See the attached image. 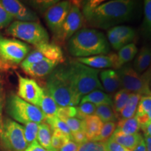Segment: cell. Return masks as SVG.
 Here are the masks:
<instances>
[{"label": "cell", "mask_w": 151, "mask_h": 151, "mask_svg": "<svg viewBox=\"0 0 151 151\" xmlns=\"http://www.w3.org/2000/svg\"><path fill=\"white\" fill-rule=\"evenodd\" d=\"M137 2L132 0H112L90 10H82L84 19L90 26L109 29L128 22L137 10Z\"/></svg>", "instance_id": "cell-1"}, {"label": "cell", "mask_w": 151, "mask_h": 151, "mask_svg": "<svg viewBox=\"0 0 151 151\" xmlns=\"http://www.w3.org/2000/svg\"><path fill=\"white\" fill-rule=\"evenodd\" d=\"M68 51L71 55L88 58L110 52V45L105 35L96 29L83 28L76 32L67 42Z\"/></svg>", "instance_id": "cell-2"}, {"label": "cell", "mask_w": 151, "mask_h": 151, "mask_svg": "<svg viewBox=\"0 0 151 151\" xmlns=\"http://www.w3.org/2000/svg\"><path fill=\"white\" fill-rule=\"evenodd\" d=\"M64 69L71 90L79 102L91 92L104 90L99 78V69L89 67L76 60L64 66Z\"/></svg>", "instance_id": "cell-3"}, {"label": "cell", "mask_w": 151, "mask_h": 151, "mask_svg": "<svg viewBox=\"0 0 151 151\" xmlns=\"http://www.w3.org/2000/svg\"><path fill=\"white\" fill-rule=\"evenodd\" d=\"M45 90L60 107L76 106L80 104L71 90L64 66L50 73Z\"/></svg>", "instance_id": "cell-4"}, {"label": "cell", "mask_w": 151, "mask_h": 151, "mask_svg": "<svg viewBox=\"0 0 151 151\" xmlns=\"http://www.w3.org/2000/svg\"><path fill=\"white\" fill-rule=\"evenodd\" d=\"M116 71L123 89L142 97L151 96V67L142 74L137 73L129 65H124Z\"/></svg>", "instance_id": "cell-5"}, {"label": "cell", "mask_w": 151, "mask_h": 151, "mask_svg": "<svg viewBox=\"0 0 151 151\" xmlns=\"http://www.w3.org/2000/svg\"><path fill=\"white\" fill-rule=\"evenodd\" d=\"M7 32L35 47L48 43L49 41V36L46 29L38 22L16 20L10 24L7 29Z\"/></svg>", "instance_id": "cell-6"}, {"label": "cell", "mask_w": 151, "mask_h": 151, "mask_svg": "<svg viewBox=\"0 0 151 151\" xmlns=\"http://www.w3.org/2000/svg\"><path fill=\"white\" fill-rule=\"evenodd\" d=\"M7 109L15 120L24 124L28 122L41 124L46 120V116L40 109L24 101L16 94H12L9 97Z\"/></svg>", "instance_id": "cell-7"}, {"label": "cell", "mask_w": 151, "mask_h": 151, "mask_svg": "<svg viewBox=\"0 0 151 151\" xmlns=\"http://www.w3.org/2000/svg\"><path fill=\"white\" fill-rule=\"evenodd\" d=\"M0 139L4 148L11 151H24L28 146L24 138L23 127L11 120L4 122L3 132Z\"/></svg>", "instance_id": "cell-8"}, {"label": "cell", "mask_w": 151, "mask_h": 151, "mask_svg": "<svg viewBox=\"0 0 151 151\" xmlns=\"http://www.w3.org/2000/svg\"><path fill=\"white\" fill-rule=\"evenodd\" d=\"M84 17L78 3H71V7L61 28L56 34L55 38L60 42H65L76 32L80 30L84 23Z\"/></svg>", "instance_id": "cell-9"}, {"label": "cell", "mask_w": 151, "mask_h": 151, "mask_svg": "<svg viewBox=\"0 0 151 151\" xmlns=\"http://www.w3.org/2000/svg\"><path fill=\"white\" fill-rule=\"evenodd\" d=\"M44 59L51 60L58 64L63 62L64 55L61 48L55 43H49L36 46L35 50L21 62V67L23 69Z\"/></svg>", "instance_id": "cell-10"}, {"label": "cell", "mask_w": 151, "mask_h": 151, "mask_svg": "<svg viewBox=\"0 0 151 151\" xmlns=\"http://www.w3.org/2000/svg\"><path fill=\"white\" fill-rule=\"evenodd\" d=\"M30 47L22 41L0 38V57L4 62L20 63L27 56Z\"/></svg>", "instance_id": "cell-11"}, {"label": "cell", "mask_w": 151, "mask_h": 151, "mask_svg": "<svg viewBox=\"0 0 151 151\" xmlns=\"http://www.w3.org/2000/svg\"><path fill=\"white\" fill-rule=\"evenodd\" d=\"M18 97L39 108L44 94V90L33 79L24 78L20 74H18Z\"/></svg>", "instance_id": "cell-12"}, {"label": "cell", "mask_w": 151, "mask_h": 151, "mask_svg": "<svg viewBox=\"0 0 151 151\" xmlns=\"http://www.w3.org/2000/svg\"><path fill=\"white\" fill-rule=\"evenodd\" d=\"M71 7V1H58L45 13V19L48 27L56 34L61 28Z\"/></svg>", "instance_id": "cell-13"}, {"label": "cell", "mask_w": 151, "mask_h": 151, "mask_svg": "<svg viewBox=\"0 0 151 151\" xmlns=\"http://www.w3.org/2000/svg\"><path fill=\"white\" fill-rule=\"evenodd\" d=\"M135 37V30L129 26L118 25L111 28L107 32L109 45L116 50H119L122 47L129 44Z\"/></svg>", "instance_id": "cell-14"}, {"label": "cell", "mask_w": 151, "mask_h": 151, "mask_svg": "<svg viewBox=\"0 0 151 151\" xmlns=\"http://www.w3.org/2000/svg\"><path fill=\"white\" fill-rule=\"evenodd\" d=\"M0 4L13 18L18 21L37 22L39 18L31 9L16 0H1Z\"/></svg>", "instance_id": "cell-15"}, {"label": "cell", "mask_w": 151, "mask_h": 151, "mask_svg": "<svg viewBox=\"0 0 151 151\" xmlns=\"http://www.w3.org/2000/svg\"><path fill=\"white\" fill-rule=\"evenodd\" d=\"M77 62L83 65L96 69L113 68L117 69V54L109 53L106 55H99L88 58H76Z\"/></svg>", "instance_id": "cell-16"}, {"label": "cell", "mask_w": 151, "mask_h": 151, "mask_svg": "<svg viewBox=\"0 0 151 151\" xmlns=\"http://www.w3.org/2000/svg\"><path fill=\"white\" fill-rule=\"evenodd\" d=\"M58 63L47 59L37 62L23 68V70L27 74L33 77H44L49 75L55 68L57 67Z\"/></svg>", "instance_id": "cell-17"}, {"label": "cell", "mask_w": 151, "mask_h": 151, "mask_svg": "<svg viewBox=\"0 0 151 151\" xmlns=\"http://www.w3.org/2000/svg\"><path fill=\"white\" fill-rule=\"evenodd\" d=\"M135 117L141 129H143L151 123V96L141 97Z\"/></svg>", "instance_id": "cell-18"}, {"label": "cell", "mask_w": 151, "mask_h": 151, "mask_svg": "<svg viewBox=\"0 0 151 151\" xmlns=\"http://www.w3.org/2000/svg\"><path fill=\"white\" fill-rule=\"evenodd\" d=\"M99 76L104 90L107 92H115L121 88L120 77L116 71L105 69L99 73Z\"/></svg>", "instance_id": "cell-19"}, {"label": "cell", "mask_w": 151, "mask_h": 151, "mask_svg": "<svg viewBox=\"0 0 151 151\" xmlns=\"http://www.w3.org/2000/svg\"><path fill=\"white\" fill-rule=\"evenodd\" d=\"M83 131L88 141H93L99 136L104 122L96 115L87 116L83 120Z\"/></svg>", "instance_id": "cell-20"}, {"label": "cell", "mask_w": 151, "mask_h": 151, "mask_svg": "<svg viewBox=\"0 0 151 151\" xmlns=\"http://www.w3.org/2000/svg\"><path fill=\"white\" fill-rule=\"evenodd\" d=\"M151 67V48L143 46L137 54L134 61L133 69L139 74H142Z\"/></svg>", "instance_id": "cell-21"}, {"label": "cell", "mask_w": 151, "mask_h": 151, "mask_svg": "<svg viewBox=\"0 0 151 151\" xmlns=\"http://www.w3.org/2000/svg\"><path fill=\"white\" fill-rule=\"evenodd\" d=\"M110 139L124 148L132 150L139 144L143 137L139 132L134 134H125L114 132Z\"/></svg>", "instance_id": "cell-22"}, {"label": "cell", "mask_w": 151, "mask_h": 151, "mask_svg": "<svg viewBox=\"0 0 151 151\" xmlns=\"http://www.w3.org/2000/svg\"><path fill=\"white\" fill-rule=\"evenodd\" d=\"M89 102L97 106L99 105H109L113 107V99L109 94L103 90H94L85 95L81 100L80 103Z\"/></svg>", "instance_id": "cell-23"}, {"label": "cell", "mask_w": 151, "mask_h": 151, "mask_svg": "<svg viewBox=\"0 0 151 151\" xmlns=\"http://www.w3.org/2000/svg\"><path fill=\"white\" fill-rule=\"evenodd\" d=\"M137 53L138 48L133 43H129L120 49L117 54V69H119L133 60Z\"/></svg>", "instance_id": "cell-24"}, {"label": "cell", "mask_w": 151, "mask_h": 151, "mask_svg": "<svg viewBox=\"0 0 151 151\" xmlns=\"http://www.w3.org/2000/svg\"><path fill=\"white\" fill-rule=\"evenodd\" d=\"M140 129V124L134 116L133 118H122L119 120L118 124H116L115 132L125 134H134L139 133Z\"/></svg>", "instance_id": "cell-25"}, {"label": "cell", "mask_w": 151, "mask_h": 151, "mask_svg": "<svg viewBox=\"0 0 151 151\" xmlns=\"http://www.w3.org/2000/svg\"><path fill=\"white\" fill-rule=\"evenodd\" d=\"M51 128L47 123H41L39 125L37 141L38 143L48 151H55L51 145Z\"/></svg>", "instance_id": "cell-26"}, {"label": "cell", "mask_w": 151, "mask_h": 151, "mask_svg": "<svg viewBox=\"0 0 151 151\" xmlns=\"http://www.w3.org/2000/svg\"><path fill=\"white\" fill-rule=\"evenodd\" d=\"M59 107L51 96L49 95L44 90V94L39 106L43 114L46 117L56 116Z\"/></svg>", "instance_id": "cell-27"}, {"label": "cell", "mask_w": 151, "mask_h": 151, "mask_svg": "<svg viewBox=\"0 0 151 151\" xmlns=\"http://www.w3.org/2000/svg\"><path fill=\"white\" fill-rule=\"evenodd\" d=\"M142 96L140 94L131 93L127 104L120 111V116L122 118H130L135 116L139 101Z\"/></svg>", "instance_id": "cell-28"}, {"label": "cell", "mask_w": 151, "mask_h": 151, "mask_svg": "<svg viewBox=\"0 0 151 151\" xmlns=\"http://www.w3.org/2000/svg\"><path fill=\"white\" fill-rule=\"evenodd\" d=\"M143 20L141 24V32L146 39L151 40V0L144 1Z\"/></svg>", "instance_id": "cell-29"}, {"label": "cell", "mask_w": 151, "mask_h": 151, "mask_svg": "<svg viewBox=\"0 0 151 151\" xmlns=\"http://www.w3.org/2000/svg\"><path fill=\"white\" fill-rule=\"evenodd\" d=\"M95 115L104 123L116 121L118 119L116 113L113 107L109 105H99L96 106Z\"/></svg>", "instance_id": "cell-30"}, {"label": "cell", "mask_w": 151, "mask_h": 151, "mask_svg": "<svg viewBox=\"0 0 151 151\" xmlns=\"http://www.w3.org/2000/svg\"><path fill=\"white\" fill-rule=\"evenodd\" d=\"M45 121L46 123L50 126L52 130H57V131L62 132L64 134L67 135V137H70L72 139V136H71V132L68 127L67 124L66 122L61 119L58 118L57 116L52 117H46Z\"/></svg>", "instance_id": "cell-31"}, {"label": "cell", "mask_w": 151, "mask_h": 151, "mask_svg": "<svg viewBox=\"0 0 151 151\" xmlns=\"http://www.w3.org/2000/svg\"><path fill=\"white\" fill-rule=\"evenodd\" d=\"M130 94L131 92L124 89L120 90L115 94L113 100V109L116 113H120L124 108L129 99Z\"/></svg>", "instance_id": "cell-32"}, {"label": "cell", "mask_w": 151, "mask_h": 151, "mask_svg": "<svg viewBox=\"0 0 151 151\" xmlns=\"http://www.w3.org/2000/svg\"><path fill=\"white\" fill-rule=\"evenodd\" d=\"M116 129V123L114 122H109L104 123L99 134L93 141L104 143L110 139L113 132Z\"/></svg>", "instance_id": "cell-33"}, {"label": "cell", "mask_w": 151, "mask_h": 151, "mask_svg": "<svg viewBox=\"0 0 151 151\" xmlns=\"http://www.w3.org/2000/svg\"><path fill=\"white\" fill-rule=\"evenodd\" d=\"M39 124L36 122H28L24 124L23 127L24 135L25 138L26 142L28 145L37 140L38 129H39Z\"/></svg>", "instance_id": "cell-34"}, {"label": "cell", "mask_w": 151, "mask_h": 151, "mask_svg": "<svg viewBox=\"0 0 151 151\" xmlns=\"http://www.w3.org/2000/svg\"><path fill=\"white\" fill-rule=\"evenodd\" d=\"M76 118L83 120L87 116L95 115L96 106L89 102L80 103V104L76 106Z\"/></svg>", "instance_id": "cell-35"}, {"label": "cell", "mask_w": 151, "mask_h": 151, "mask_svg": "<svg viewBox=\"0 0 151 151\" xmlns=\"http://www.w3.org/2000/svg\"><path fill=\"white\" fill-rule=\"evenodd\" d=\"M70 140H72V139L70 137H67V135L62 134V132L57 131V130H52L51 145L52 148L55 151L59 150L66 143Z\"/></svg>", "instance_id": "cell-36"}, {"label": "cell", "mask_w": 151, "mask_h": 151, "mask_svg": "<svg viewBox=\"0 0 151 151\" xmlns=\"http://www.w3.org/2000/svg\"><path fill=\"white\" fill-rule=\"evenodd\" d=\"M77 116L76 106H65L59 107L58 113H57V117L61 119L62 120H65L66 119L75 118Z\"/></svg>", "instance_id": "cell-37"}, {"label": "cell", "mask_w": 151, "mask_h": 151, "mask_svg": "<svg viewBox=\"0 0 151 151\" xmlns=\"http://www.w3.org/2000/svg\"><path fill=\"white\" fill-rule=\"evenodd\" d=\"M64 121L67 124L68 127L71 132V134L76 132L83 130V120H81L76 117L66 119Z\"/></svg>", "instance_id": "cell-38"}, {"label": "cell", "mask_w": 151, "mask_h": 151, "mask_svg": "<svg viewBox=\"0 0 151 151\" xmlns=\"http://www.w3.org/2000/svg\"><path fill=\"white\" fill-rule=\"evenodd\" d=\"M78 151H106L104 143L97 141H87L81 145Z\"/></svg>", "instance_id": "cell-39"}, {"label": "cell", "mask_w": 151, "mask_h": 151, "mask_svg": "<svg viewBox=\"0 0 151 151\" xmlns=\"http://www.w3.org/2000/svg\"><path fill=\"white\" fill-rule=\"evenodd\" d=\"M12 17L4 9L2 5L0 4V29H2L9 25L13 20Z\"/></svg>", "instance_id": "cell-40"}, {"label": "cell", "mask_w": 151, "mask_h": 151, "mask_svg": "<svg viewBox=\"0 0 151 151\" xmlns=\"http://www.w3.org/2000/svg\"><path fill=\"white\" fill-rule=\"evenodd\" d=\"M106 150V151H132L129 149L124 148L119 143H116L112 139H109L105 142H104Z\"/></svg>", "instance_id": "cell-41"}, {"label": "cell", "mask_w": 151, "mask_h": 151, "mask_svg": "<svg viewBox=\"0 0 151 151\" xmlns=\"http://www.w3.org/2000/svg\"><path fill=\"white\" fill-rule=\"evenodd\" d=\"M4 104V90L3 86L1 81L0 80V137L3 132V127H4V122H3V108Z\"/></svg>", "instance_id": "cell-42"}, {"label": "cell", "mask_w": 151, "mask_h": 151, "mask_svg": "<svg viewBox=\"0 0 151 151\" xmlns=\"http://www.w3.org/2000/svg\"><path fill=\"white\" fill-rule=\"evenodd\" d=\"M81 145L73 140L69 141L58 151H78Z\"/></svg>", "instance_id": "cell-43"}, {"label": "cell", "mask_w": 151, "mask_h": 151, "mask_svg": "<svg viewBox=\"0 0 151 151\" xmlns=\"http://www.w3.org/2000/svg\"><path fill=\"white\" fill-rule=\"evenodd\" d=\"M71 136H72V140L80 145L88 141L83 130L73 133L71 134Z\"/></svg>", "instance_id": "cell-44"}, {"label": "cell", "mask_w": 151, "mask_h": 151, "mask_svg": "<svg viewBox=\"0 0 151 151\" xmlns=\"http://www.w3.org/2000/svg\"><path fill=\"white\" fill-rule=\"evenodd\" d=\"M24 151H48L46 149L43 148L42 146L38 143V141L36 140L31 143V144L28 145L27 148Z\"/></svg>", "instance_id": "cell-45"}, {"label": "cell", "mask_w": 151, "mask_h": 151, "mask_svg": "<svg viewBox=\"0 0 151 151\" xmlns=\"http://www.w3.org/2000/svg\"><path fill=\"white\" fill-rule=\"evenodd\" d=\"M132 151H146V146L145 141L143 138L141 139V141L139 143V144L135 147Z\"/></svg>", "instance_id": "cell-46"}, {"label": "cell", "mask_w": 151, "mask_h": 151, "mask_svg": "<svg viewBox=\"0 0 151 151\" xmlns=\"http://www.w3.org/2000/svg\"><path fill=\"white\" fill-rule=\"evenodd\" d=\"M143 135H144L143 139H144L145 143H146V151H151V137L145 133H143Z\"/></svg>", "instance_id": "cell-47"}, {"label": "cell", "mask_w": 151, "mask_h": 151, "mask_svg": "<svg viewBox=\"0 0 151 151\" xmlns=\"http://www.w3.org/2000/svg\"><path fill=\"white\" fill-rule=\"evenodd\" d=\"M142 129L143 131V133L147 134L151 137V123L149 124L148 125H147L146 127H144Z\"/></svg>", "instance_id": "cell-48"}, {"label": "cell", "mask_w": 151, "mask_h": 151, "mask_svg": "<svg viewBox=\"0 0 151 151\" xmlns=\"http://www.w3.org/2000/svg\"><path fill=\"white\" fill-rule=\"evenodd\" d=\"M150 86H151V78H150Z\"/></svg>", "instance_id": "cell-49"}]
</instances>
